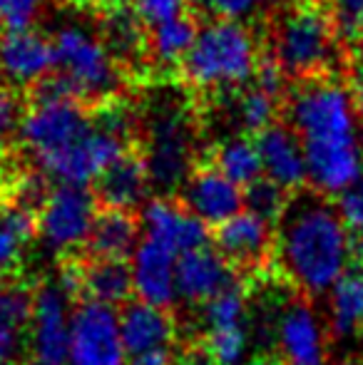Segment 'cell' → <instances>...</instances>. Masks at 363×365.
<instances>
[{"instance_id":"cell-13","label":"cell","mask_w":363,"mask_h":365,"mask_svg":"<svg viewBox=\"0 0 363 365\" xmlns=\"http://www.w3.org/2000/svg\"><path fill=\"white\" fill-rule=\"evenodd\" d=\"M180 202L207 226H222L244 212V189L229 182L212 164H197L180 189Z\"/></svg>"},{"instance_id":"cell-40","label":"cell","mask_w":363,"mask_h":365,"mask_svg":"<svg viewBox=\"0 0 363 365\" xmlns=\"http://www.w3.org/2000/svg\"><path fill=\"white\" fill-rule=\"evenodd\" d=\"M68 3L80 10H102V8H115V5H125L122 0H68Z\"/></svg>"},{"instance_id":"cell-20","label":"cell","mask_w":363,"mask_h":365,"mask_svg":"<svg viewBox=\"0 0 363 365\" xmlns=\"http://www.w3.org/2000/svg\"><path fill=\"white\" fill-rule=\"evenodd\" d=\"M150 192H152V179L140 149L127 152L120 162L112 164L92 184V194H95L100 207L130 209V212H137V207L145 202Z\"/></svg>"},{"instance_id":"cell-11","label":"cell","mask_w":363,"mask_h":365,"mask_svg":"<svg viewBox=\"0 0 363 365\" xmlns=\"http://www.w3.org/2000/svg\"><path fill=\"white\" fill-rule=\"evenodd\" d=\"M125 353L120 313L97 301L78 303L70 323L68 365H125Z\"/></svg>"},{"instance_id":"cell-8","label":"cell","mask_w":363,"mask_h":365,"mask_svg":"<svg viewBox=\"0 0 363 365\" xmlns=\"http://www.w3.org/2000/svg\"><path fill=\"white\" fill-rule=\"evenodd\" d=\"M329 338V328L316 316L311 298L291 291L272 321L274 356L281 365H326Z\"/></svg>"},{"instance_id":"cell-41","label":"cell","mask_w":363,"mask_h":365,"mask_svg":"<svg viewBox=\"0 0 363 365\" xmlns=\"http://www.w3.org/2000/svg\"><path fill=\"white\" fill-rule=\"evenodd\" d=\"M242 365H281V361L274 356V353H259V356L249 358V361Z\"/></svg>"},{"instance_id":"cell-33","label":"cell","mask_w":363,"mask_h":365,"mask_svg":"<svg viewBox=\"0 0 363 365\" xmlns=\"http://www.w3.org/2000/svg\"><path fill=\"white\" fill-rule=\"evenodd\" d=\"M269 0H194L197 10L209 15V20H229V23H244L254 20Z\"/></svg>"},{"instance_id":"cell-24","label":"cell","mask_w":363,"mask_h":365,"mask_svg":"<svg viewBox=\"0 0 363 365\" xmlns=\"http://www.w3.org/2000/svg\"><path fill=\"white\" fill-rule=\"evenodd\" d=\"M209 164L242 189L252 187L254 182L264 177L257 140L247 135H232L227 140L217 142L212 154H209Z\"/></svg>"},{"instance_id":"cell-23","label":"cell","mask_w":363,"mask_h":365,"mask_svg":"<svg viewBox=\"0 0 363 365\" xmlns=\"http://www.w3.org/2000/svg\"><path fill=\"white\" fill-rule=\"evenodd\" d=\"M331 338L363 336V261L354 259L329 291Z\"/></svg>"},{"instance_id":"cell-26","label":"cell","mask_w":363,"mask_h":365,"mask_svg":"<svg viewBox=\"0 0 363 365\" xmlns=\"http://www.w3.org/2000/svg\"><path fill=\"white\" fill-rule=\"evenodd\" d=\"M199 25L192 15H180L175 20H167L162 25L147 30L145 50L157 65L162 68H180L184 58L192 50L194 40H197Z\"/></svg>"},{"instance_id":"cell-32","label":"cell","mask_w":363,"mask_h":365,"mask_svg":"<svg viewBox=\"0 0 363 365\" xmlns=\"http://www.w3.org/2000/svg\"><path fill=\"white\" fill-rule=\"evenodd\" d=\"M334 204L339 209L346 231L351 236L354 259L363 261V177L356 184H351L344 194H339Z\"/></svg>"},{"instance_id":"cell-7","label":"cell","mask_w":363,"mask_h":365,"mask_svg":"<svg viewBox=\"0 0 363 365\" xmlns=\"http://www.w3.org/2000/svg\"><path fill=\"white\" fill-rule=\"evenodd\" d=\"M95 120L88 107L75 100L55 77H48L35 87L33 100L23 110L18 135L35 164H40L83 140Z\"/></svg>"},{"instance_id":"cell-9","label":"cell","mask_w":363,"mask_h":365,"mask_svg":"<svg viewBox=\"0 0 363 365\" xmlns=\"http://www.w3.org/2000/svg\"><path fill=\"white\" fill-rule=\"evenodd\" d=\"M97 209L100 204L88 187L53 184L38 212V234L53 251L65 256L83 254Z\"/></svg>"},{"instance_id":"cell-12","label":"cell","mask_w":363,"mask_h":365,"mask_svg":"<svg viewBox=\"0 0 363 365\" xmlns=\"http://www.w3.org/2000/svg\"><path fill=\"white\" fill-rule=\"evenodd\" d=\"M70 298L58 284H35V311L30 323L33 365H68L70 361Z\"/></svg>"},{"instance_id":"cell-3","label":"cell","mask_w":363,"mask_h":365,"mask_svg":"<svg viewBox=\"0 0 363 365\" xmlns=\"http://www.w3.org/2000/svg\"><path fill=\"white\" fill-rule=\"evenodd\" d=\"M262 60L259 40L249 25L207 20L199 25L197 40L180 65V73L194 90L222 95L252 85Z\"/></svg>"},{"instance_id":"cell-44","label":"cell","mask_w":363,"mask_h":365,"mask_svg":"<svg viewBox=\"0 0 363 365\" xmlns=\"http://www.w3.org/2000/svg\"><path fill=\"white\" fill-rule=\"evenodd\" d=\"M344 365H356V363H344Z\"/></svg>"},{"instance_id":"cell-31","label":"cell","mask_w":363,"mask_h":365,"mask_svg":"<svg viewBox=\"0 0 363 365\" xmlns=\"http://www.w3.org/2000/svg\"><path fill=\"white\" fill-rule=\"evenodd\" d=\"M341 45H359L363 40V0H326L324 5Z\"/></svg>"},{"instance_id":"cell-19","label":"cell","mask_w":363,"mask_h":365,"mask_svg":"<svg viewBox=\"0 0 363 365\" xmlns=\"http://www.w3.org/2000/svg\"><path fill=\"white\" fill-rule=\"evenodd\" d=\"M120 333L130 358L170 348L177 338V321L165 308L145 301H130L120 311Z\"/></svg>"},{"instance_id":"cell-30","label":"cell","mask_w":363,"mask_h":365,"mask_svg":"<svg viewBox=\"0 0 363 365\" xmlns=\"http://www.w3.org/2000/svg\"><path fill=\"white\" fill-rule=\"evenodd\" d=\"M33 311L35 286L25 284V281H15V284L5 286L3 296H0V326L20 333L23 328H30Z\"/></svg>"},{"instance_id":"cell-6","label":"cell","mask_w":363,"mask_h":365,"mask_svg":"<svg viewBox=\"0 0 363 365\" xmlns=\"http://www.w3.org/2000/svg\"><path fill=\"white\" fill-rule=\"evenodd\" d=\"M194 142H197V130L192 115L175 97H162L147 112L145 145L140 149L147 162L152 189L165 197L180 194L182 184L197 169Z\"/></svg>"},{"instance_id":"cell-17","label":"cell","mask_w":363,"mask_h":365,"mask_svg":"<svg viewBox=\"0 0 363 365\" xmlns=\"http://www.w3.org/2000/svg\"><path fill=\"white\" fill-rule=\"evenodd\" d=\"M237 284H244V281L209 246L189 251L177 259V296L187 303L204 306Z\"/></svg>"},{"instance_id":"cell-35","label":"cell","mask_w":363,"mask_h":365,"mask_svg":"<svg viewBox=\"0 0 363 365\" xmlns=\"http://www.w3.org/2000/svg\"><path fill=\"white\" fill-rule=\"evenodd\" d=\"M187 3L189 0H130V8L140 18V23L150 30L167 20L187 15Z\"/></svg>"},{"instance_id":"cell-28","label":"cell","mask_w":363,"mask_h":365,"mask_svg":"<svg viewBox=\"0 0 363 365\" xmlns=\"http://www.w3.org/2000/svg\"><path fill=\"white\" fill-rule=\"evenodd\" d=\"M247 284H237L209 303H204V331H227L242 328L247 321Z\"/></svg>"},{"instance_id":"cell-10","label":"cell","mask_w":363,"mask_h":365,"mask_svg":"<svg viewBox=\"0 0 363 365\" xmlns=\"http://www.w3.org/2000/svg\"><path fill=\"white\" fill-rule=\"evenodd\" d=\"M214 251L234 269V274L249 286V281H259L274 269L276 229L257 214H237L224 221L212 234Z\"/></svg>"},{"instance_id":"cell-34","label":"cell","mask_w":363,"mask_h":365,"mask_svg":"<svg viewBox=\"0 0 363 365\" xmlns=\"http://www.w3.org/2000/svg\"><path fill=\"white\" fill-rule=\"evenodd\" d=\"M45 0H0V28L5 33L35 30L38 15L43 13Z\"/></svg>"},{"instance_id":"cell-25","label":"cell","mask_w":363,"mask_h":365,"mask_svg":"<svg viewBox=\"0 0 363 365\" xmlns=\"http://www.w3.org/2000/svg\"><path fill=\"white\" fill-rule=\"evenodd\" d=\"M284 107V100L281 97L272 95V92L262 90L252 82L244 90L234 92L232 100H229V120L232 125L239 130V135L247 137H257L262 135L264 130L276 125V117H279V110Z\"/></svg>"},{"instance_id":"cell-15","label":"cell","mask_w":363,"mask_h":365,"mask_svg":"<svg viewBox=\"0 0 363 365\" xmlns=\"http://www.w3.org/2000/svg\"><path fill=\"white\" fill-rule=\"evenodd\" d=\"M142 226H145L150 239L162 241L170 246L175 254H189L209 246L212 234L202 219H197L180 199L172 197H155L142 207L140 212Z\"/></svg>"},{"instance_id":"cell-39","label":"cell","mask_w":363,"mask_h":365,"mask_svg":"<svg viewBox=\"0 0 363 365\" xmlns=\"http://www.w3.org/2000/svg\"><path fill=\"white\" fill-rule=\"evenodd\" d=\"M130 365H175V353L172 348H162V351H152L145 356L132 358Z\"/></svg>"},{"instance_id":"cell-42","label":"cell","mask_w":363,"mask_h":365,"mask_svg":"<svg viewBox=\"0 0 363 365\" xmlns=\"http://www.w3.org/2000/svg\"><path fill=\"white\" fill-rule=\"evenodd\" d=\"M0 192H3V187H0ZM3 212H5V197L0 194V214H3Z\"/></svg>"},{"instance_id":"cell-5","label":"cell","mask_w":363,"mask_h":365,"mask_svg":"<svg viewBox=\"0 0 363 365\" xmlns=\"http://www.w3.org/2000/svg\"><path fill=\"white\" fill-rule=\"evenodd\" d=\"M55 73L53 77L85 107H102L120 90L117 55L92 30L78 23H65L53 35Z\"/></svg>"},{"instance_id":"cell-38","label":"cell","mask_w":363,"mask_h":365,"mask_svg":"<svg viewBox=\"0 0 363 365\" xmlns=\"http://www.w3.org/2000/svg\"><path fill=\"white\" fill-rule=\"evenodd\" d=\"M18 336L20 333L0 326V365H8L13 361L15 351H18Z\"/></svg>"},{"instance_id":"cell-43","label":"cell","mask_w":363,"mask_h":365,"mask_svg":"<svg viewBox=\"0 0 363 365\" xmlns=\"http://www.w3.org/2000/svg\"><path fill=\"white\" fill-rule=\"evenodd\" d=\"M3 291H5V279L0 276V296H3Z\"/></svg>"},{"instance_id":"cell-2","label":"cell","mask_w":363,"mask_h":365,"mask_svg":"<svg viewBox=\"0 0 363 365\" xmlns=\"http://www.w3.org/2000/svg\"><path fill=\"white\" fill-rule=\"evenodd\" d=\"M276 229L274 269L306 298L329 293L354 261L351 236L331 199L316 192L291 194Z\"/></svg>"},{"instance_id":"cell-36","label":"cell","mask_w":363,"mask_h":365,"mask_svg":"<svg viewBox=\"0 0 363 365\" xmlns=\"http://www.w3.org/2000/svg\"><path fill=\"white\" fill-rule=\"evenodd\" d=\"M25 107L20 105L18 95L10 87H0V147L5 145L10 135L18 130L20 117H23Z\"/></svg>"},{"instance_id":"cell-27","label":"cell","mask_w":363,"mask_h":365,"mask_svg":"<svg viewBox=\"0 0 363 365\" xmlns=\"http://www.w3.org/2000/svg\"><path fill=\"white\" fill-rule=\"evenodd\" d=\"M38 234V217L25 209L8 207L0 214V276H18L23 254Z\"/></svg>"},{"instance_id":"cell-4","label":"cell","mask_w":363,"mask_h":365,"mask_svg":"<svg viewBox=\"0 0 363 365\" xmlns=\"http://www.w3.org/2000/svg\"><path fill=\"white\" fill-rule=\"evenodd\" d=\"M341 43L324 5L301 0L276 15L269 35V58L289 80H316L331 75Z\"/></svg>"},{"instance_id":"cell-37","label":"cell","mask_w":363,"mask_h":365,"mask_svg":"<svg viewBox=\"0 0 363 365\" xmlns=\"http://www.w3.org/2000/svg\"><path fill=\"white\" fill-rule=\"evenodd\" d=\"M349 90L354 95L356 105L363 112V40L359 45L351 48V60H349Z\"/></svg>"},{"instance_id":"cell-21","label":"cell","mask_w":363,"mask_h":365,"mask_svg":"<svg viewBox=\"0 0 363 365\" xmlns=\"http://www.w3.org/2000/svg\"><path fill=\"white\" fill-rule=\"evenodd\" d=\"M140 226L142 219L137 212L100 207L83 254L90 259H130L140 244Z\"/></svg>"},{"instance_id":"cell-14","label":"cell","mask_w":363,"mask_h":365,"mask_svg":"<svg viewBox=\"0 0 363 365\" xmlns=\"http://www.w3.org/2000/svg\"><path fill=\"white\" fill-rule=\"evenodd\" d=\"M53 73V38H45L38 30L0 35V77L10 87H38Z\"/></svg>"},{"instance_id":"cell-1","label":"cell","mask_w":363,"mask_h":365,"mask_svg":"<svg viewBox=\"0 0 363 365\" xmlns=\"http://www.w3.org/2000/svg\"><path fill=\"white\" fill-rule=\"evenodd\" d=\"M289 127L299 135L311 192L326 199L344 194L363 177L361 107L349 85L334 75L299 82L286 97Z\"/></svg>"},{"instance_id":"cell-16","label":"cell","mask_w":363,"mask_h":365,"mask_svg":"<svg viewBox=\"0 0 363 365\" xmlns=\"http://www.w3.org/2000/svg\"><path fill=\"white\" fill-rule=\"evenodd\" d=\"M177 259L180 256L162 241L142 236L132 254L135 293L140 301L170 311L177 301Z\"/></svg>"},{"instance_id":"cell-18","label":"cell","mask_w":363,"mask_h":365,"mask_svg":"<svg viewBox=\"0 0 363 365\" xmlns=\"http://www.w3.org/2000/svg\"><path fill=\"white\" fill-rule=\"evenodd\" d=\"M262 154L264 177L279 184L289 194H296L309 184V167H306V154L301 140L289 125L276 122L274 127L264 130L254 137Z\"/></svg>"},{"instance_id":"cell-22","label":"cell","mask_w":363,"mask_h":365,"mask_svg":"<svg viewBox=\"0 0 363 365\" xmlns=\"http://www.w3.org/2000/svg\"><path fill=\"white\" fill-rule=\"evenodd\" d=\"M80 256L83 274V301H97L105 306H125L135 293V276L127 259H90Z\"/></svg>"},{"instance_id":"cell-29","label":"cell","mask_w":363,"mask_h":365,"mask_svg":"<svg viewBox=\"0 0 363 365\" xmlns=\"http://www.w3.org/2000/svg\"><path fill=\"white\" fill-rule=\"evenodd\" d=\"M289 199H291V194L267 177H262L259 182H254L252 187L244 189V209L257 214L259 219L269 221L272 226L279 224L281 214L289 207Z\"/></svg>"}]
</instances>
